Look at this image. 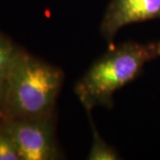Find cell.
Wrapping results in <instances>:
<instances>
[{
	"label": "cell",
	"mask_w": 160,
	"mask_h": 160,
	"mask_svg": "<svg viewBox=\"0 0 160 160\" xmlns=\"http://www.w3.org/2000/svg\"><path fill=\"white\" fill-rule=\"evenodd\" d=\"M6 79L2 120L55 116L56 100L64 80L60 68L19 48Z\"/></svg>",
	"instance_id": "obj_1"
},
{
	"label": "cell",
	"mask_w": 160,
	"mask_h": 160,
	"mask_svg": "<svg viewBox=\"0 0 160 160\" xmlns=\"http://www.w3.org/2000/svg\"><path fill=\"white\" fill-rule=\"evenodd\" d=\"M158 57L160 39L113 46L76 83L75 93L86 111L95 107L111 109L115 92L135 79L147 63Z\"/></svg>",
	"instance_id": "obj_2"
},
{
	"label": "cell",
	"mask_w": 160,
	"mask_h": 160,
	"mask_svg": "<svg viewBox=\"0 0 160 160\" xmlns=\"http://www.w3.org/2000/svg\"><path fill=\"white\" fill-rule=\"evenodd\" d=\"M0 127L11 137L20 160H56L62 155L55 137V116L45 118L2 120Z\"/></svg>",
	"instance_id": "obj_3"
},
{
	"label": "cell",
	"mask_w": 160,
	"mask_h": 160,
	"mask_svg": "<svg viewBox=\"0 0 160 160\" xmlns=\"http://www.w3.org/2000/svg\"><path fill=\"white\" fill-rule=\"evenodd\" d=\"M151 20H160V0H111L103 14L100 32L112 46L124 27Z\"/></svg>",
	"instance_id": "obj_4"
},
{
	"label": "cell",
	"mask_w": 160,
	"mask_h": 160,
	"mask_svg": "<svg viewBox=\"0 0 160 160\" xmlns=\"http://www.w3.org/2000/svg\"><path fill=\"white\" fill-rule=\"evenodd\" d=\"M89 118V122L92 130V145L89 154L87 156L88 160H118L119 157L117 150L104 141L102 136L97 130L93 118L92 117L91 110L86 111Z\"/></svg>",
	"instance_id": "obj_5"
},
{
	"label": "cell",
	"mask_w": 160,
	"mask_h": 160,
	"mask_svg": "<svg viewBox=\"0 0 160 160\" xmlns=\"http://www.w3.org/2000/svg\"><path fill=\"white\" fill-rule=\"evenodd\" d=\"M18 49L9 38L0 32V75L6 76Z\"/></svg>",
	"instance_id": "obj_6"
},
{
	"label": "cell",
	"mask_w": 160,
	"mask_h": 160,
	"mask_svg": "<svg viewBox=\"0 0 160 160\" xmlns=\"http://www.w3.org/2000/svg\"><path fill=\"white\" fill-rule=\"evenodd\" d=\"M0 160H20L11 137L0 127Z\"/></svg>",
	"instance_id": "obj_7"
},
{
	"label": "cell",
	"mask_w": 160,
	"mask_h": 160,
	"mask_svg": "<svg viewBox=\"0 0 160 160\" xmlns=\"http://www.w3.org/2000/svg\"><path fill=\"white\" fill-rule=\"evenodd\" d=\"M6 76L0 75V118H1V119H3V116H4V105H5V97H6Z\"/></svg>",
	"instance_id": "obj_8"
}]
</instances>
